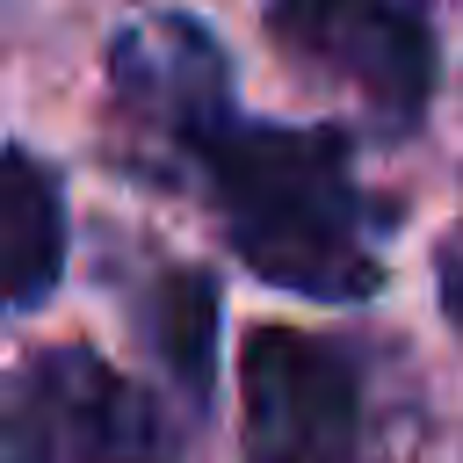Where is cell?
<instances>
[{"label": "cell", "mask_w": 463, "mask_h": 463, "mask_svg": "<svg viewBox=\"0 0 463 463\" xmlns=\"http://www.w3.org/2000/svg\"><path fill=\"white\" fill-rule=\"evenodd\" d=\"M130 318L159 362V376L203 412L217 383V275L188 260H152L130 282Z\"/></svg>", "instance_id": "5"}, {"label": "cell", "mask_w": 463, "mask_h": 463, "mask_svg": "<svg viewBox=\"0 0 463 463\" xmlns=\"http://www.w3.org/2000/svg\"><path fill=\"white\" fill-rule=\"evenodd\" d=\"M268 43L304 72L354 94L383 137H412L441 87L427 0H268Z\"/></svg>", "instance_id": "4"}, {"label": "cell", "mask_w": 463, "mask_h": 463, "mask_svg": "<svg viewBox=\"0 0 463 463\" xmlns=\"http://www.w3.org/2000/svg\"><path fill=\"white\" fill-rule=\"evenodd\" d=\"M109 116L123 166L188 188L232 260L311 304L383 289L391 210L354 174L340 123H268L239 109L224 43L195 14H130L109 36Z\"/></svg>", "instance_id": "1"}, {"label": "cell", "mask_w": 463, "mask_h": 463, "mask_svg": "<svg viewBox=\"0 0 463 463\" xmlns=\"http://www.w3.org/2000/svg\"><path fill=\"white\" fill-rule=\"evenodd\" d=\"M0 224H7V311H36L65 275V181L29 145H7L0 181Z\"/></svg>", "instance_id": "6"}, {"label": "cell", "mask_w": 463, "mask_h": 463, "mask_svg": "<svg viewBox=\"0 0 463 463\" xmlns=\"http://www.w3.org/2000/svg\"><path fill=\"white\" fill-rule=\"evenodd\" d=\"M434 297H441V318L463 333V217L441 232V246H434Z\"/></svg>", "instance_id": "7"}, {"label": "cell", "mask_w": 463, "mask_h": 463, "mask_svg": "<svg viewBox=\"0 0 463 463\" xmlns=\"http://www.w3.org/2000/svg\"><path fill=\"white\" fill-rule=\"evenodd\" d=\"M181 449L166 398L87 340L36 347L7 376V463H181Z\"/></svg>", "instance_id": "2"}, {"label": "cell", "mask_w": 463, "mask_h": 463, "mask_svg": "<svg viewBox=\"0 0 463 463\" xmlns=\"http://www.w3.org/2000/svg\"><path fill=\"white\" fill-rule=\"evenodd\" d=\"M239 463H369V376L333 333L253 326L239 347Z\"/></svg>", "instance_id": "3"}]
</instances>
